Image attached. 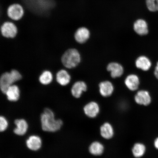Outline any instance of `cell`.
<instances>
[{
  "label": "cell",
  "instance_id": "1",
  "mask_svg": "<svg viewBox=\"0 0 158 158\" xmlns=\"http://www.w3.org/2000/svg\"><path fill=\"white\" fill-rule=\"evenodd\" d=\"M39 121L41 130L49 134L58 131L64 124L62 119L56 118L54 110L48 107L43 109L40 114Z\"/></svg>",
  "mask_w": 158,
  "mask_h": 158
},
{
  "label": "cell",
  "instance_id": "2",
  "mask_svg": "<svg viewBox=\"0 0 158 158\" xmlns=\"http://www.w3.org/2000/svg\"><path fill=\"white\" fill-rule=\"evenodd\" d=\"M22 76L20 73L14 69L10 72H6L0 77V90L5 94L7 89L14 83L21 80Z\"/></svg>",
  "mask_w": 158,
  "mask_h": 158
},
{
  "label": "cell",
  "instance_id": "3",
  "mask_svg": "<svg viewBox=\"0 0 158 158\" xmlns=\"http://www.w3.org/2000/svg\"><path fill=\"white\" fill-rule=\"evenodd\" d=\"M61 60L63 64L66 68L70 69L74 68L80 64L81 55L77 49H69L62 55Z\"/></svg>",
  "mask_w": 158,
  "mask_h": 158
},
{
  "label": "cell",
  "instance_id": "4",
  "mask_svg": "<svg viewBox=\"0 0 158 158\" xmlns=\"http://www.w3.org/2000/svg\"><path fill=\"white\" fill-rule=\"evenodd\" d=\"M25 146L28 151L32 153L40 151L44 145V141L40 135L36 133L30 134L24 141Z\"/></svg>",
  "mask_w": 158,
  "mask_h": 158
},
{
  "label": "cell",
  "instance_id": "5",
  "mask_svg": "<svg viewBox=\"0 0 158 158\" xmlns=\"http://www.w3.org/2000/svg\"><path fill=\"white\" fill-rule=\"evenodd\" d=\"M14 127L12 132L14 135L18 137H23L27 135L30 129V124L28 120L23 117L15 118L13 120Z\"/></svg>",
  "mask_w": 158,
  "mask_h": 158
},
{
  "label": "cell",
  "instance_id": "6",
  "mask_svg": "<svg viewBox=\"0 0 158 158\" xmlns=\"http://www.w3.org/2000/svg\"><path fill=\"white\" fill-rule=\"evenodd\" d=\"M134 101L140 106H148L152 102L151 94L147 90L139 89L136 92L134 96Z\"/></svg>",
  "mask_w": 158,
  "mask_h": 158
},
{
  "label": "cell",
  "instance_id": "7",
  "mask_svg": "<svg viewBox=\"0 0 158 158\" xmlns=\"http://www.w3.org/2000/svg\"><path fill=\"white\" fill-rule=\"evenodd\" d=\"M24 14V9L21 5L14 3L10 5L7 10V15L10 19L19 21L22 18Z\"/></svg>",
  "mask_w": 158,
  "mask_h": 158
},
{
  "label": "cell",
  "instance_id": "8",
  "mask_svg": "<svg viewBox=\"0 0 158 158\" xmlns=\"http://www.w3.org/2000/svg\"><path fill=\"white\" fill-rule=\"evenodd\" d=\"M124 82L126 87L132 92H136L139 90L141 84L139 77L134 73L127 75Z\"/></svg>",
  "mask_w": 158,
  "mask_h": 158
},
{
  "label": "cell",
  "instance_id": "9",
  "mask_svg": "<svg viewBox=\"0 0 158 158\" xmlns=\"http://www.w3.org/2000/svg\"><path fill=\"white\" fill-rule=\"evenodd\" d=\"M133 29L134 32L139 36H145L149 33V24L143 19H138L134 22Z\"/></svg>",
  "mask_w": 158,
  "mask_h": 158
},
{
  "label": "cell",
  "instance_id": "10",
  "mask_svg": "<svg viewBox=\"0 0 158 158\" xmlns=\"http://www.w3.org/2000/svg\"><path fill=\"white\" fill-rule=\"evenodd\" d=\"M1 31L3 36L6 38H14L17 35L18 29L16 26L11 22L6 21L2 25Z\"/></svg>",
  "mask_w": 158,
  "mask_h": 158
},
{
  "label": "cell",
  "instance_id": "11",
  "mask_svg": "<svg viewBox=\"0 0 158 158\" xmlns=\"http://www.w3.org/2000/svg\"><path fill=\"white\" fill-rule=\"evenodd\" d=\"M135 65L136 68L139 70L147 72L151 68L152 64L151 59L148 56L142 55L136 59Z\"/></svg>",
  "mask_w": 158,
  "mask_h": 158
},
{
  "label": "cell",
  "instance_id": "12",
  "mask_svg": "<svg viewBox=\"0 0 158 158\" xmlns=\"http://www.w3.org/2000/svg\"><path fill=\"white\" fill-rule=\"evenodd\" d=\"M7 100L11 102L19 101L20 98V91L19 87L13 85L7 89L5 94Z\"/></svg>",
  "mask_w": 158,
  "mask_h": 158
},
{
  "label": "cell",
  "instance_id": "13",
  "mask_svg": "<svg viewBox=\"0 0 158 158\" xmlns=\"http://www.w3.org/2000/svg\"><path fill=\"white\" fill-rule=\"evenodd\" d=\"M100 107L97 102H92L86 104L84 108L85 114L90 118L96 117L100 112Z\"/></svg>",
  "mask_w": 158,
  "mask_h": 158
},
{
  "label": "cell",
  "instance_id": "14",
  "mask_svg": "<svg viewBox=\"0 0 158 158\" xmlns=\"http://www.w3.org/2000/svg\"><path fill=\"white\" fill-rule=\"evenodd\" d=\"M90 32L89 30L85 27H79L74 34V38L80 44L85 43L89 38Z\"/></svg>",
  "mask_w": 158,
  "mask_h": 158
},
{
  "label": "cell",
  "instance_id": "15",
  "mask_svg": "<svg viewBox=\"0 0 158 158\" xmlns=\"http://www.w3.org/2000/svg\"><path fill=\"white\" fill-rule=\"evenodd\" d=\"M107 70L110 72L112 78L119 77L124 73V68L121 64L116 62H111L108 65Z\"/></svg>",
  "mask_w": 158,
  "mask_h": 158
},
{
  "label": "cell",
  "instance_id": "16",
  "mask_svg": "<svg viewBox=\"0 0 158 158\" xmlns=\"http://www.w3.org/2000/svg\"><path fill=\"white\" fill-rule=\"evenodd\" d=\"M87 89V86L85 83L82 81H78L73 85L71 89V93L74 98H79L83 93L86 91Z\"/></svg>",
  "mask_w": 158,
  "mask_h": 158
},
{
  "label": "cell",
  "instance_id": "17",
  "mask_svg": "<svg viewBox=\"0 0 158 158\" xmlns=\"http://www.w3.org/2000/svg\"><path fill=\"white\" fill-rule=\"evenodd\" d=\"M100 94L104 97H108L111 95L114 92V86L109 81H104L99 85Z\"/></svg>",
  "mask_w": 158,
  "mask_h": 158
},
{
  "label": "cell",
  "instance_id": "18",
  "mask_svg": "<svg viewBox=\"0 0 158 158\" xmlns=\"http://www.w3.org/2000/svg\"><path fill=\"white\" fill-rule=\"evenodd\" d=\"M57 82L62 86H66L70 83L71 80L70 75L67 71L61 70L57 73L56 75Z\"/></svg>",
  "mask_w": 158,
  "mask_h": 158
},
{
  "label": "cell",
  "instance_id": "19",
  "mask_svg": "<svg viewBox=\"0 0 158 158\" xmlns=\"http://www.w3.org/2000/svg\"><path fill=\"white\" fill-rule=\"evenodd\" d=\"M100 133L101 135L104 139H110L114 135L113 128L110 123H104L101 126Z\"/></svg>",
  "mask_w": 158,
  "mask_h": 158
},
{
  "label": "cell",
  "instance_id": "20",
  "mask_svg": "<svg viewBox=\"0 0 158 158\" xmlns=\"http://www.w3.org/2000/svg\"><path fill=\"white\" fill-rule=\"evenodd\" d=\"M147 148L144 144L140 143L134 144L132 149V152L134 156L136 158H140L145 155Z\"/></svg>",
  "mask_w": 158,
  "mask_h": 158
},
{
  "label": "cell",
  "instance_id": "21",
  "mask_svg": "<svg viewBox=\"0 0 158 158\" xmlns=\"http://www.w3.org/2000/svg\"><path fill=\"white\" fill-rule=\"evenodd\" d=\"M104 151L103 145L100 142L95 141L91 144L89 147V151L92 155L94 156L102 155Z\"/></svg>",
  "mask_w": 158,
  "mask_h": 158
},
{
  "label": "cell",
  "instance_id": "22",
  "mask_svg": "<svg viewBox=\"0 0 158 158\" xmlns=\"http://www.w3.org/2000/svg\"><path fill=\"white\" fill-rule=\"evenodd\" d=\"M10 123L8 118L3 114H0V133H4L9 130Z\"/></svg>",
  "mask_w": 158,
  "mask_h": 158
},
{
  "label": "cell",
  "instance_id": "23",
  "mask_svg": "<svg viewBox=\"0 0 158 158\" xmlns=\"http://www.w3.org/2000/svg\"><path fill=\"white\" fill-rule=\"evenodd\" d=\"M53 76L50 71H45L42 73L40 77L39 80L41 84L43 85H48L52 81Z\"/></svg>",
  "mask_w": 158,
  "mask_h": 158
},
{
  "label": "cell",
  "instance_id": "24",
  "mask_svg": "<svg viewBox=\"0 0 158 158\" xmlns=\"http://www.w3.org/2000/svg\"><path fill=\"white\" fill-rule=\"evenodd\" d=\"M147 8L151 12L158 11V0H146Z\"/></svg>",
  "mask_w": 158,
  "mask_h": 158
},
{
  "label": "cell",
  "instance_id": "25",
  "mask_svg": "<svg viewBox=\"0 0 158 158\" xmlns=\"http://www.w3.org/2000/svg\"><path fill=\"white\" fill-rule=\"evenodd\" d=\"M154 74L156 78L158 80V61L156 64L155 69H154Z\"/></svg>",
  "mask_w": 158,
  "mask_h": 158
},
{
  "label": "cell",
  "instance_id": "26",
  "mask_svg": "<svg viewBox=\"0 0 158 158\" xmlns=\"http://www.w3.org/2000/svg\"><path fill=\"white\" fill-rule=\"evenodd\" d=\"M154 146L156 149L158 150V137L156 138L154 141Z\"/></svg>",
  "mask_w": 158,
  "mask_h": 158
}]
</instances>
